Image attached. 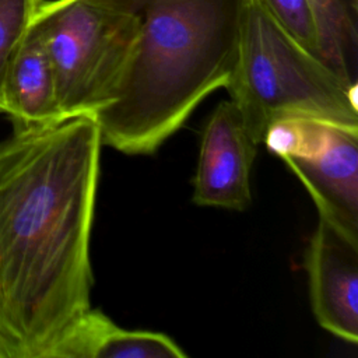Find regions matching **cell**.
I'll use <instances>...</instances> for the list:
<instances>
[{
  "mask_svg": "<svg viewBox=\"0 0 358 358\" xmlns=\"http://www.w3.org/2000/svg\"><path fill=\"white\" fill-rule=\"evenodd\" d=\"M259 3L294 39L317 56L316 27L308 0H259Z\"/></svg>",
  "mask_w": 358,
  "mask_h": 358,
  "instance_id": "cell-12",
  "label": "cell"
},
{
  "mask_svg": "<svg viewBox=\"0 0 358 358\" xmlns=\"http://www.w3.org/2000/svg\"><path fill=\"white\" fill-rule=\"evenodd\" d=\"M43 0H0V113L1 88L10 59L32 25Z\"/></svg>",
  "mask_w": 358,
  "mask_h": 358,
  "instance_id": "cell-11",
  "label": "cell"
},
{
  "mask_svg": "<svg viewBox=\"0 0 358 358\" xmlns=\"http://www.w3.org/2000/svg\"><path fill=\"white\" fill-rule=\"evenodd\" d=\"M225 88L250 136L287 117L358 127L357 85L294 39L259 3L243 0L235 64Z\"/></svg>",
  "mask_w": 358,
  "mask_h": 358,
  "instance_id": "cell-3",
  "label": "cell"
},
{
  "mask_svg": "<svg viewBox=\"0 0 358 358\" xmlns=\"http://www.w3.org/2000/svg\"><path fill=\"white\" fill-rule=\"evenodd\" d=\"M101 148L87 116L0 141V358H49L91 308Z\"/></svg>",
  "mask_w": 358,
  "mask_h": 358,
  "instance_id": "cell-1",
  "label": "cell"
},
{
  "mask_svg": "<svg viewBox=\"0 0 358 358\" xmlns=\"http://www.w3.org/2000/svg\"><path fill=\"white\" fill-rule=\"evenodd\" d=\"M138 36L115 99L92 119L102 145L152 154L231 77L243 0H99Z\"/></svg>",
  "mask_w": 358,
  "mask_h": 358,
  "instance_id": "cell-2",
  "label": "cell"
},
{
  "mask_svg": "<svg viewBox=\"0 0 358 358\" xmlns=\"http://www.w3.org/2000/svg\"><path fill=\"white\" fill-rule=\"evenodd\" d=\"M1 98L3 113L11 117L14 126H42L64 120L43 38L35 21L10 59Z\"/></svg>",
  "mask_w": 358,
  "mask_h": 358,
  "instance_id": "cell-8",
  "label": "cell"
},
{
  "mask_svg": "<svg viewBox=\"0 0 358 358\" xmlns=\"http://www.w3.org/2000/svg\"><path fill=\"white\" fill-rule=\"evenodd\" d=\"M262 143L301 180L319 217L358 243V127L287 117L273 123Z\"/></svg>",
  "mask_w": 358,
  "mask_h": 358,
  "instance_id": "cell-5",
  "label": "cell"
},
{
  "mask_svg": "<svg viewBox=\"0 0 358 358\" xmlns=\"http://www.w3.org/2000/svg\"><path fill=\"white\" fill-rule=\"evenodd\" d=\"M34 21L63 117H94L117 94L137 42V17L99 0H43Z\"/></svg>",
  "mask_w": 358,
  "mask_h": 358,
  "instance_id": "cell-4",
  "label": "cell"
},
{
  "mask_svg": "<svg viewBox=\"0 0 358 358\" xmlns=\"http://www.w3.org/2000/svg\"><path fill=\"white\" fill-rule=\"evenodd\" d=\"M309 299L319 326L358 341V243L319 217L305 252Z\"/></svg>",
  "mask_w": 358,
  "mask_h": 358,
  "instance_id": "cell-7",
  "label": "cell"
},
{
  "mask_svg": "<svg viewBox=\"0 0 358 358\" xmlns=\"http://www.w3.org/2000/svg\"><path fill=\"white\" fill-rule=\"evenodd\" d=\"M259 143L250 136L236 105L220 102L208 116L200 140L193 178V203L235 211L252 203L250 173Z\"/></svg>",
  "mask_w": 358,
  "mask_h": 358,
  "instance_id": "cell-6",
  "label": "cell"
},
{
  "mask_svg": "<svg viewBox=\"0 0 358 358\" xmlns=\"http://www.w3.org/2000/svg\"><path fill=\"white\" fill-rule=\"evenodd\" d=\"M168 334L119 327L99 309L88 308L69 327L49 358H186Z\"/></svg>",
  "mask_w": 358,
  "mask_h": 358,
  "instance_id": "cell-9",
  "label": "cell"
},
{
  "mask_svg": "<svg viewBox=\"0 0 358 358\" xmlns=\"http://www.w3.org/2000/svg\"><path fill=\"white\" fill-rule=\"evenodd\" d=\"M317 56L347 84L357 85V28L345 0H308Z\"/></svg>",
  "mask_w": 358,
  "mask_h": 358,
  "instance_id": "cell-10",
  "label": "cell"
}]
</instances>
